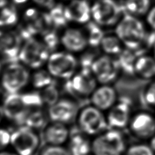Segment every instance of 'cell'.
I'll return each instance as SVG.
<instances>
[{
    "instance_id": "obj_36",
    "label": "cell",
    "mask_w": 155,
    "mask_h": 155,
    "mask_svg": "<svg viewBox=\"0 0 155 155\" xmlns=\"http://www.w3.org/2000/svg\"><path fill=\"white\" fill-rule=\"evenodd\" d=\"M31 1L40 8L49 10L55 5V0H31Z\"/></svg>"
},
{
    "instance_id": "obj_44",
    "label": "cell",
    "mask_w": 155,
    "mask_h": 155,
    "mask_svg": "<svg viewBox=\"0 0 155 155\" xmlns=\"http://www.w3.org/2000/svg\"><path fill=\"white\" fill-rule=\"evenodd\" d=\"M89 155H92V154H89Z\"/></svg>"
},
{
    "instance_id": "obj_42",
    "label": "cell",
    "mask_w": 155,
    "mask_h": 155,
    "mask_svg": "<svg viewBox=\"0 0 155 155\" xmlns=\"http://www.w3.org/2000/svg\"><path fill=\"white\" fill-rule=\"evenodd\" d=\"M3 69H4V66H3V65H2V63L1 62V61H0V77H1V75H2Z\"/></svg>"
},
{
    "instance_id": "obj_19",
    "label": "cell",
    "mask_w": 155,
    "mask_h": 155,
    "mask_svg": "<svg viewBox=\"0 0 155 155\" xmlns=\"http://www.w3.org/2000/svg\"><path fill=\"white\" fill-rule=\"evenodd\" d=\"M64 11L68 22L87 24L92 18L91 5L87 0H71L64 6Z\"/></svg>"
},
{
    "instance_id": "obj_30",
    "label": "cell",
    "mask_w": 155,
    "mask_h": 155,
    "mask_svg": "<svg viewBox=\"0 0 155 155\" xmlns=\"http://www.w3.org/2000/svg\"><path fill=\"white\" fill-rule=\"evenodd\" d=\"M150 0H125L124 8L128 14L143 15L148 11Z\"/></svg>"
},
{
    "instance_id": "obj_24",
    "label": "cell",
    "mask_w": 155,
    "mask_h": 155,
    "mask_svg": "<svg viewBox=\"0 0 155 155\" xmlns=\"http://www.w3.org/2000/svg\"><path fill=\"white\" fill-rule=\"evenodd\" d=\"M55 81L45 68L31 71L30 87L29 88L41 91Z\"/></svg>"
},
{
    "instance_id": "obj_5",
    "label": "cell",
    "mask_w": 155,
    "mask_h": 155,
    "mask_svg": "<svg viewBox=\"0 0 155 155\" xmlns=\"http://www.w3.org/2000/svg\"><path fill=\"white\" fill-rule=\"evenodd\" d=\"M127 146L123 130L109 128L92 139V154L123 155Z\"/></svg>"
},
{
    "instance_id": "obj_27",
    "label": "cell",
    "mask_w": 155,
    "mask_h": 155,
    "mask_svg": "<svg viewBox=\"0 0 155 155\" xmlns=\"http://www.w3.org/2000/svg\"><path fill=\"white\" fill-rule=\"evenodd\" d=\"M86 25V36L88 45L94 48L100 47L101 42L105 36V34L101 27L94 21L89 22Z\"/></svg>"
},
{
    "instance_id": "obj_1",
    "label": "cell",
    "mask_w": 155,
    "mask_h": 155,
    "mask_svg": "<svg viewBox=\"0 0 155 155\" xmlns=\"http://www.w3.org/2000/svg\"><path fill=\"white\" fill-rule=\"evenodd\" d=\"M31 75L30 69L18 60L8 62L0 77L2 89L6 94L23 92L30 87Z\"/></svg>"
},
{
    "instance_id": "obj_38",
    "label": "cell",
    "mask_w": 155,
    "mask_h": 155,
    "mask_svg": "<svg viewBox=\"0 0 155 155\" xmlns=\"http://www.w3.org/2000/svg\"><path fill=\"white\" fill-rule=\"evenodd\" d=\"M0 155H18L16 152L12 150L11 149H7L4 150L0 151Z\"/></svg>"
},
{
    "instance_id": "obj_41",
    "label": "cell",
    "mask_w": 155,
    "mask_h": 155,
    "mask_svg": "<svg viewBox=\"0 0 155 155\" xmlns=\"http://www.w3.org/2000/svg\"><path fill=\"white\" fill-rule=\"evenodd\" d=\"M5 119L4 117V112H3V109H2V105L0 106V122H2V120L3 119Z\"/></svg>"
},
{
    "instance_id": "obj_8",
    "label": "cell",
    "mask_w": 155,
    "mask_h": 155,
    "mask_svg": "<svg viewBox=\"0 0 155 155\" xmlns=\"http://www.w3.org/2000/svg\"><path fill=\"white\" fill-rule=\"evenodd\" d=\"M81 107L74 97L65 94L57 102L47 107L49 122L61 123L68 126L75 124Z\"/></svg>"
},
{
    "instance_id": "obj_11",
    "label": "cell",
    "mask_w": 155,
    "mask_h": 155,
    "mask_svg": "<svg viewBox=\"0 0 155 155\" xmlns=\"http://www.w3.org/2000/svg\"><path fill=\"white\" fill-rule=\"evenodd\" d=\"M92 18L101 27H111L119 22L122 8L116 0H96L91 5Z\"/></svg>"
},
{
    "instance_id": "obj_40",
    "label": "cell",
    "mask_w": 155,
    "mask_h": 155,
    "mask_svg": "<svg viewBox=\"0 0 155 155\" xmlns=\"http://www.w3.org/2000/svg\"><path fill=\"white\" fill-rule=\"evenodd\" d=\"M148 143L152 149L153 150V151L155 152V135L148 141Z\"/></svg>"
},
{
    "instance_id": "obj_32",
    "label": "cell",
    "mask_w": 155,
    "mask_h": 155,
    "mask_svg": "<svg viewBox=\"0 0 155 155\" xmlns=\"http://www.w3.org/2000/svg\"><path fill=\"white\" fill-rule=\"evenodd\" d=\"M37 155H72L67 146H55L45 144Z\"/></svg>"
},
{
    "instance_id": "obj_10",
    "label": "cell",
    "mask_w": 155,
    "mask_h": 155,
    "mask_svg": "<svg viewBox=\"0 0 155 155\" xmlns=\"http://www.w3.org/2000/svg\"><path fill=\"white\" fill-rule=\"evenodd\" d=\"M91 71L98 84L113 85L122 73L117 58L106 54L96 57Z\"/></svg>"
},
{
    "instance_id": "obj_12",
    "label": "cell",
    "mask_w": 155,
    "mask_h": 155,
    "mask_svg": "<svg viewBox=\"0 0 155 155\" xmlns=\"http://www.w3.org/2000/svg\"><path fill=\"white\" fill-rule=\"evenodd\" d=\"M127 129L137 140L149 141L155 135V115L146 110L134 112Z\"/></svg>"
},
{
    "instance_id": "obj_23",
    "label": "cell",
    "mask_w": 155,
    "mask_h": 155,
    "mask_svg": "<svg viewBox=\"0 0 155 155\" xmlns=\"http://www.w3.org/2000/svg\"><path fill=\"white\" fill-rule=\"evenodd\" d=\"M49 122L47 108L42 107L31 109L27 115L23 125L40 132L45 129Z\"/></svg>"
},
{
    "instance_id": "obj_7",
    "label": "cell",
    "mask_w": 155,
    "mask_h": 155,
    "mask_svg": "<svg viewBox=\"0 0 155 155\" xmlns=\"http://www.w3.org/2000/svg\"><path fill=\"white\" fill-rule=\"evenodd\" d=\"M50 54L44 42L33 37L23 42L18 60L32 71L45 68Z\"/></svg>"
},
{
    "instance_id": "obj_28",
    "label": "cell",
    "mask_w": 155,
    "mask_h": 155,
    "mask_svg": "<svg viewBox=\"0 0 155 155\" xmlns=\"http://www.w3.org/2000/svg\"><path fill=\"white\" fill-rule=\"evenodd\" d=\"M58 82L59 81H55L51 85L40 91L45 107L53 105L61 97V87L58 84Z\"/></svg>"
},
{
    "instance_id": "obj_34",
    "label": "cell",
    "mask_w": 155,
    "mask_h": 155,
    "mask_svg": "<svg viewBox=\"0 0 155 155\" xmlns=\"http://www.w3.org/2000/svg\"><path fill=\"white\" fill-rule=\"evenodd\" d=\"M144 102L148 107L155 109V79L146 85L143 91Z\"/></svg>"
},
{
    "instance_id": "obj_16",
    "label": "cell",
    "mask_w": 155,
    "mask_h": 155,
    "mask_svg": "<svg viewBox=\"0 0 155 155\" xmlns=\"http://www.w3.org/2000/svg\"><path fill=\"white\" fill-rule=\"evenodd\" d=\"M119 95L113 85L98 84L89 98L90 103L106 113L119 99Z\"/></svg>"
},
{
    "instance_id": "obj_21",
    "label": "cell",
    "mask_w": 155,
    "mask_h": 155,
    "mask_svg": "<svg viewBox=\"0 0 155 155\" xmlns=\"http://www.w3.org/2000/svg\"><path fill=\"white\" fill-rule=\"evenodd\" d=\"M134 75L142 80L155 79V58L150 55H139L135 61Z\"/></svg>"
},
{
    "instance_id": "obj_35",
    "label": "cell",
    "mask_w": 155,
    "mask_h": 155,
    "mask_svg": "<svg viewBox=\"0 0 155 155\" xmlns=\"http://www.w3.org/2000/svg\"><path fill=\"white\" fill-rule=\"evenodd\" d=\"M12 130L5 127H0V151L10 148Z\"/></svg>"
},
{
    "instance_id": "obj_37",
    "label": "cell",
    "mask_w": 155,
    "mask_h": 155,
    "mask_svg": "<svg viewBox=\"0 0 155 155\" xmlns=\"http://www.w3.org/2000/svg\"><path fill=\"white\" fill-rule=\"evenodd\" d=\"M147 22L152 27V28L155 29V7L150 10L147 15Z\"/></svg>"
},
{
    "instance_id": "obj_33",
    "label": "cell",
    "mask_w": 155,
    "mask_h": 155,
    "mask_svg": "<svg viewBox=\"0 0 155 155\" xmlns=\"http://www.w3.org/2000/svg\"><path fill=\"white\" fill-rule=\"evenodd\" d=\"M42 36V41L46 45L51 53L57 51L59 45H61V42L60 37L58 35V34L55 31L49 30Z\"/></svg>"
},
{
    "instance_id": "obj_4",
    "label": "cell",
    "mask_w": 155,
    "mask_h": 155,
    "mask_svg": "<svg viewBox=\"0 0 155 155\" xmlns=\"http://www.w3.org/2000/svg\"><path fill=\"white\" fill-rule=\"evenodd\" d=\"M75 124L77 129L91 138L109 129L106 114L90 103L81 107Z\"/></svg>"
},
{
    "instance_id": "obj_6",
    "label": "cell",
    "mask_w": 155,
    "mask_h": 155,
    "mask_svg": "<svg viewBox=\"0 0 155 155\" xmlns=\"http://www.w3.org/2000/svg\"><path fill=\"white\" fill-rule=\"evenodd\" d=\"M40 132L25 125L15 127L11 133L10 149L18 155H36L41 148Z\"/></svg>"
},
{
    "instance_id": "obj_15",
    "label": "cell",
    "mask_w": 155,
    "mask_h": 155,
    "mask_svg": "<svg viewBox=\"0 0 155 155\" xmlns=\"http://www.w3.org/2000/svg\"><path fill=\"white\" fill-rule=\"evenodd\" d=\"M23 42L18 32L2 30L0 28V55L7 63L18 60Z\"/></svg>"
},
{
    "instance_id": "obj_20",
    "label": "cell",
    "mask_w": 155,
    "mask_h": 155,
    "mask_svg": "<svg viewBox=\"0 0 155 155\" xmlns=\"http://www.w3.org/2000/svg\"><path fill=\"white\" fill-rule=\"evenodd\" d=\"M92 139L77 129L69 138L67 147L72 155H89L92 154Z\"/></svg>"
},
{
    "instance_id": "obj_25",
    "label": "cell",
    "mask_w": 155,
    "mask_h": 155,
    "mask_svg": "<svg viewBox=\"0 0 155 155\" xmlns=\"http://www.w3.org/2000/svg\"><path fill=\"white\" fill-rule=\"evenodd\" d=\"M122 45L116 35H107L104 36L100 47L104 54L117 57L123 51Z\"/></svg>"
},
{
    "instance_id": "obj_22",
    "label": "cell",
    "mask_w": 155,
    "mask_h": 155,
    "mask_svg": "<svg viewBox=\"0 0 155 155\" xmlns=\"http://www.w3.org/2000/svg\"><path fill=\"white\" fill-rule=\"evenodd\" d=\"M19 21V14L16 5L10 0L0 1V28L15 26Z\"/></svg>"
},
{
    "instance_id": "obj_14",
    "label": "cell",
    "mask_w": 155,
    "mask_h": 155,
    "mask_svg": "<svg viewBox=\"0 0 155 155\" xmlns=\"http://www.w3.org/2000/svg\"><path fill=\"white\" fill-rule=\"evenodd\" d=\"M105 114L109 129L119 130L126 129L133 114L131 102L126 97H120L116 103Z\"/></svg>"
},
{
    "instance_id": "obj_29",
    "label": "cell",
    "mask_w": 155,
    "mask_h": 155,
    "mask_svg": "<svg viewBox=\"0 0 155 155\" xmlns=\"http://www.w3.org/2000/svg\"><path fill=\"white\" fill-rule=\"evenodd\" d=\"M49 16L52 28H62L65 27L68 21L66 17L64 6L61 4H55L49 10Z\"/></svg>"
},
{
    "instance_id": "obj_13",
    "label": "cell",
    "mask_w": 155,
    "mask_h": 155,
    "mask_svg": "<svg viewBox=\"0 0 155 155\" xmlns=\"http://www.w3.org/2000/svg\"><path fill=\"white\" fill-rule=\"evenodd\" d=\"M5 119L15 127L23 125L31 110L24 100L22 92L6 94L2 105Z\"/></svg>"
},
{
    "instance_id": "obj_2",
    "label": "cell",
    "mask_w": 155,
    "mask_h": 155,
    "mask_svg": "<svg viewBox=\"0 0 155 155\" xmlns=\"http://www.w3.org/2000/svg\"><path fill=\"white\" fill-rule=\"evenodd\" d=\"M45 68L55 81L65 82L71 79L79 69V58L67 51L51 53Z\"/></svg>"
},
{
    "instance_id": "obj_45",
    "label": "cell",
    "mask_w": 155,
    "mask_h": 155,
    "mask_svg": "<svg viewBox=\"0 0 155 155\" xmlns=\"http://www.w3.org/2000/svg\"><path fill=\"white\" fill-rule=\"evenodd\" d=\"M0 1H1V0H0Z\"/></svg>"
},
{
    "instance_id": "obj_9",
    "label": "cell",
    "mask_w": 155,
    "mask_h": 155,
    "mask_svg": "<svg viewBox=\"0 0 155 155\" xmlns=\"http://www.w3.org/2000/svg\"><path fill=\"white\" fill-rule=\"evenodd\" d=\"M64 84V90L76 99H89L91 94L98 85V83L91 70L79 68L71 79Z\"/></svg>"
},
{
    "instance_id": "obj_17",
    "label": "cell",
    "mask_w": 155,
    "mask_h": 155,
    "mask_svg": "<svg viewBox=\"0 0 155 155\" xmlns=\"http://www.w3.org/2000/svg\"><path fill=\"white\" fill-rule=\"evenodd\" d=\"M42 132V139L45 144L66 146L71 134V129L68 125L49 122Z\"/></svg>"
},
{
    "instance_id": "obj_18",
    "label": "cell",
    "mask_w": 155,
    "mask_h": 155,
    "mask_svg": "<svg viewBox=\"0 0 155 155\" xmlns=\"http://www.w3.org/2000/svg\"><path fill=\"white\" fill-rule=\"evenodd\" d=\"M60 42L66 51L73 54L84 52L88 46L86 34L74 28L65 29L60 36Z\"/></svg>"
},
{
    "instance_id": "obj_39",
    "label": "cell",
    "mask_w": 155,
    "mask_h": 155,
    "mask_svg": "<svg viewBox=\"0 0 155 155\" xmlns=\"http://www.w3.org/2000/svg\"><path fill=\"white\" fill-rule=\"evenodd\" d=\"M10 1L12 2L14 4L19 6V5H23L28 3L29 0H10Z\"/></svg>"
},
{
    "instance_id": "obj_43",
    "label": "cell",
    "mask_w": 155,
    "mask_h": 155,
    "mask_svg": "<svg viewBox=\"0 0 155 155\" xmlns=\"http://www.w3.org/2000/svg\"><path fill=\"white\" fill-rule=\"evenodd\" d=\"M154 58H155V47H154Z\"/></svg>"
},
{
    "instance_id": "obj_26",
    "label": "cell",
    "mask_w": 155,
    "mask_h": 155,
    "mask_svg": "<svg viewBox=\"0 0 155 155\" xmlns=\"http://www.w3.org/2000/svg\"><path fill=\"white\" fill-rule=\"evenodd\" d=\"M134 53V51L127 49L123 50L120 54L117 56V60L118 61L122 73L134 74V66L135 61L137 57Z\"/></svg>"
},
{
    "instance_id": "obj_3",
    "label": "cell",
    "mask_w": 155,
    "mask_h": 155,
    "mask_svg": "<svg viewBox=\"0 0 155 155\" xmlns=\"http://www.w3.org/2000/svg\"><path fill=\"white\" fill-rule=\"evenodd\" d=\"M116 35L127 49L135 51L142 44L146 37L143 23L130 14H125L116 26Z\"/></svg>"
},
{
    "instance_id": "obj_31",
    "label": "cell",
    "mask_w": 155,
    "mask_h": 155,
    "mask_svg": "<svg viewBox=\"0 0 155 155\" xmlns=\"http://www.w3.org/2000/svg\"><path fill=\"white\" fill-rule=\"evenodd\" d=\"M123 155H155L148 143L136 142L127 146Z\"/></svg>"
}]
</instances>
